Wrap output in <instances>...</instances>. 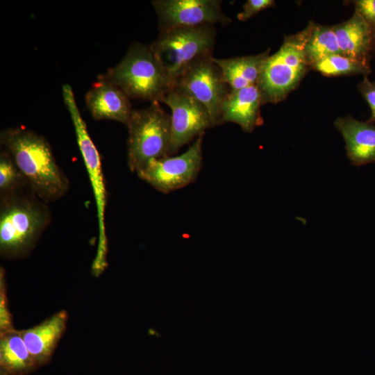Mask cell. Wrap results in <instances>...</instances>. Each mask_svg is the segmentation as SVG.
Returning <instances> with one entry per match:
<instances>
[{
  "label": "cell",
  "instance_id": "cell-1",
  "mask_svg": "<svg viewBox=\"0 0 375 375\" xmlns=\"http://www.w3.org/2000/svg\"><path fill=\"white\" fill-rule=\"evenodd\" d=\"M0 138L28 190L40 199L48 203L67 193L69 181L42 136L24 127H15L3 131Z\"/></svg>",
  "mask_w": 375,
  "mask_h": 375
},
{
  "label": "cell",
  "instance_id": "cell-2",
  "mask_svg": "<svg viewBox=\"0 0 375 375\" xmlns=\"http://www.w3.org/2000/svg\"><path fill=\"white\" fill-rule=\"evenodd\" d=\"M47 203L30 190L1 199L0 253L5 258L26 256L51 222Z\"/></svg>",
  "mask_w": 375,
  "mask_h": 375
},
{
  "label": "cell",
  "instance_id": "cell-3",
  "mask_svg": "<svg viewBox=\"0 0 375 375\" xmlns=\"http://www.w3.org/2000/svg\"><path fill=\"white\" fill-rule=\"evenodd\" d=\"M98 78L109 81L131 99L159 102L174 88L151 46L133 43L123 59Z\"/></svg>",
  "mask_w": 375,
  "mask_h": 375
},
{
  "label": "cell",
  "instance_id": "cell-4",
  "mask_svg": "<svg viewBox=\"0 0 375 375\" xmlns=\"http://www.w3.org/2000/svg\"><path fill=\"white\" fill-rule=\"evenodd\" d=\"M313 24L286 36L278 51L267 58L257 83L262 103L282 101L299 85L309 65L305 46Z\"/></svg>",
  "mask_w": 375,
  "mask_h": 375
},
{
  "label": "cell",
  "instance_id": "cell-5",
  "mask_svg": "<svg viewBox=\"0 0 375 375\" xmlns=\"http://www.w3.org/2000/svg\"><path fill=\"white\" fill-rule=\"evenodd\" d=\"M128 165L137 173L152 160L169 156L171 115L153 102L149 107L133 110L126 125Z\"/></svg>",
  "mask_w": 375,
  "mask_h": 375
},
{
  "label": "cell",
  "instance_id": "cell-6",
  "mask_svg": "<svg viewBox=\"0 0 375 375\" xmlns=\"http://www.w3.org/2000/svg\"><path fill=\"white\" fill-rule=\"evenodd\" d=\"M65 104L70 114L83 160L86 167L93 190L98 220V244L95 258L92 265L93 274L99 276L107 266V238L105 225L106 190L99 151L92 140L87 126L78 110L73 90L69 85L62 86Z\"/></svg>",
  "mask_w": 375,
  "mask_h": 375
},
{
  "label": "cell",
  "instance_id": "cell-7",
  "mask_svg": "<svg viewBox=\"0 0 375 375\" xmlns=\"http://www.w3.org/2000/svg\"><path fill=\"white\" fill-rule=\"evenodd\" d=\"M216 29L212 24L160 31L150 45L173 81L196 60L212 56Z\"/></svg>",
  "mask_w": 375,
  "mask_h": 375
},
{
  "label": "cell",
  "instance_id": "cell-8",
  "mask_svg": "<svg viewBox=\"0 0 375 375\" xmlns=\"http://www.w3.org/2000/svg\"><path fill=\"white\" fill-rule=\"evenodd\" d=\"M174 88L203 105L215 125L220 124L222 104L230 92L221 69L212 56L201 57L192 62L174 80Z\"/></svg>",
  "mask_w": 375,
  "mask_h": 375
},
{
  "label": "cell",
  "instance_id": "cell-9",
  "mask_svg": "<svg viewBox=\"0 0 375 375\" xmlns=\"http://www.w3.org/2000/svg\"><path fill=\"white\" fill-rule=\"evenodd\" d=\"M202 136L181 155L151 160L137 175L165 194L188 185L196 180L202 166Z\"/></svg>",
  "mask_w": 375,
  "mask_h": 375
},
{
  "label": "cell",
  "instance_id": "cell-10",
  "mask_svg": "<svg viewBox=\"0 0 375 375\" xmlns=\"http://www.w3.org/2000/svg\"><path fill=\"white\" fill-rule=\"evenodd\" d=\"M172 110V156L204 131L216 126L206 107L192 97L173 88L161 100Z\"/></svg>",
  "mask_w": 375,
  "mask_h": 375
},
{
  "label": "cell",
  "instance_id": "cell-11",
  "mask_svg": "<svg viewBox=\"0 0 375 375\" xmlns=\"http://www.w3.org/2000/svg\"><path fill=\"white\" fill-rule=\"evenodd\" d=\"M219 0H155L152 5L158 19L160 31L176 27L204 24L226 25L231 19Z\"/></svg>",
  "mask_w": 375,
  "mask_h": 375
},
{
  "label": "cell",
  "instance_id": "cell-12",
  "mask_svg": "<svg viewBox=\"0 0 375 375\" xmlns=\"http://www.w3.org/2000/svg\"><path fill=\"white\" fill-rule=\"evenodd\" d=\"M129 99L117 85L98 78L87 92L85 103L94 118L126 125L133 111Z\"/></svg>",
  "mask_w": 375,
  "mask_h": 375
},
{
  "label": "cell",
  "instance_id": "cell-13",
  "mask_svg": "<svg viewBox=\"0 0 375 375\" xmlns=\"http://www.w3.org/2000/svg\"><path fill=\"white\" fill-rule=\"evenodd\" d=\"M261 94L257 84L237 90H230L224 99L220 115V124L233 122L247 133L262 124L260 107Z\"/></svg>",
  "mask_w": 375,
  "mask_h": 375
},
{
  "label": "cell",
  "instance_id": "cell-14",
  "mask_svg": "<svg viewBox=\"0 0 375 375\" xmlns=\"http://www.w3.org/2000/svg\"><path fill=\"white\" fill-rule=\"evenodd\" d=\"M67 314L56 312L40 324L20 331L24 343L37 367L47 363L66 329Z\"/></svg>",
  "mask_w": 375,
  "mask_h": 375
},
{
  "label": "cell",
  "instance_id": "cell-15",
  "mask_svg": "<svg viewBox=\"0 0 375 375\" xmlns=\"http://www.w3.org/2000/svg\"><path fill=\"white\" fill-rule=\"evenodd\" d=\"M335 126L342 134L351 163L360 166L375 162V126L348 116L339 117Z\"/></svg>",
  "mask_w": 375,
  "mask_h": 375
},
{
  "label": "cell",
  "instance_id": "cell-16",
  "mask_svg": "<svg viewBox=\"0 0 375 375\" xmlns=\"http://www.w3.org/2000/svg\"><path fill=\"white\" fill-rule=\"evenodd\" d=\"M333 28L342 55L369 64V56L375 40L364 18L355 10L350 19L333 26Z\"/></svg>",
  "mask_w": 375,
  "mask_h": 375
},
{
  "label": "cell",
  "instance_id": "cell-17",
  "mask_svg": "<svg viewBox=\"0 0 375 375\" xmlns=\"http://www.w3.org/2000/svg\"><path fill=\"white\" fill-rule=\"evenodd\" d=\"M269 52V49L254 56L224 59L213 57V61L221 69L223 80L230 90H237L257 84Z\"/></svg>",
  "mask_w": 375,
  "mask_h": 375
},
{
  "label": "cell",
  "instance_id": "cell-18",
  "mask_svg": "<svg viewBox=\"0 0 375 375\" xmlns=\"http://www.w3.org/2000/svg\"><path fill=\"white\" fill-rule=\"evenodd\" d=\"M37 367L20 331L13 328L1 333V375H26Z\"/></svg>",
  "mask_w": 375,
  "mask_h": 375
},
{
  "label": "cell",
  "instance_id": "cell-19",
  "mask_svg": "<svg viewBox=\"0 0 375 375\" xmlns=\"http://www.w3.org/2000/svg\"><path fill=\"white\" fill-rule=\"evenodd\" d=\"M309 65L331 55L342 54L333 26L313 24L305 46Z\"/></svg>",
  "mask_w": 375,
  "mask_h": 375
},
{
  "label": "cell",
  "instance_id": "cell-20",
  "mask_svg": "<svg viewBox=\"0 0 375 375\" xmlns=\"http://www.w3.org/2000/svg\"><path fill=\"white\" fill-rule=\"evenodd\" d=\"M312 67L325 76L352 74L367 76L370 72L369 64L342 54L327 56L313 64Z\"/></svg>",
  "mask_w": 375,
  "mask_h": 375
},
{
  "label": "cell",
  "instance_id": "cell-21",
  "mask_svg": "<svg viewBox=\"0 0 375 375\" xmlns=\"http://www.w3.org/2000/svg\"><path fill=\"white\" fill-rule=\"evenodd\" d=\"M28 189L26 183L4 149L0 156V197L7 198Z\"/></svg>",
  "mask_w": 375,
  "mask_h": 375
},
{
  "label": "cell",
  "instance_id": "cell-22",
  "mask_svg": "<svg viewBox=\"0 0 375 375\" xmlns=\"http://www.w3.org/2000/svg\"><path fill=\"white\" fill-rule=\"evenodd\" d=\"M355 10L369 26L375 40V0H357L353 1Z\"/></svg>",
  "mask_w": 375,
  "mask_h": 375
},
{
  "label": "cell",
  "instance_id": "cell-23",
  "mask_svg": "<svg viewBox=\"0 0 375 375\" xmlns=\"http://www.w3.org/2000/svg\"><path fill=\"white\" fill-rule=\"evenodd\" d=\"M274 4L273 0H248L244 4L242 11L238 13L237 17L240 21H246Z\"/></svg>",
  "mask_w": 375,
  "mask_h": 375
},
{
  "label": "cell",
  "instance_id": "cell-24",
  "mask_svg": "<svg viewBox=\"0 0 375 375\" xmlns=\"http://www.w3.org/2000/svg\"><path fill=\"white\" fill-rule=\"evenodd\" d=\"M358 90L371 109L372 115L369 122H375V83L364 76L362 81L358 85Z\"/></svg>",
  "mask_w": 375,
  "mask_h": 375
},
{
  "label": "cell",
  "instance_id": "cell-25",
  "mask_svg": "<svg viewBox=\"0 0 375 375\" xmlns=\"http://www.w3.org/2000/svg\"><path fill=\"white\" fill-rule=\"evenodd\" d=\"M4 272L1 269V333L13 328L7 306L4 288Z\"/></svg>",
  "mask_w": 375,
  "mask_h": 375
},
{
  "label": "cell",
  "instance_id": "cell-26",
  "mask_svg": "<svg viewBox=\"0 0 375 375\" xmlns=\"http://www.w3.org/2000/svg\"><path fill=\"white\" fill-rule=\"evenodd\" d=\"M374 47H375V42H374Z\"/></svg>",
  "mask_w": 375,
  "mask_h": 375
}]
</instances>
